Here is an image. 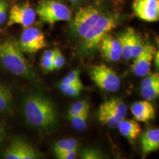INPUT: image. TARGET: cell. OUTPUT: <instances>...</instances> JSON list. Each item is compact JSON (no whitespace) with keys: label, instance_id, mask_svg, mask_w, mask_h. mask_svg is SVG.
<instances>
[{"label":"cell","instance_id":"6da1fadb","mask_svg":"<svg viewBox=\"0 0 159 159\" xmlns=\"http://www.w3.org/2000/svg\"><path fill=\"white\" fill-rule=\"evenodd\" d=\"M23 109L26 120L33 128L49 131L57 124L56 108L47 97L39 94H29L25 99Z\"/></svg>","mask_w":159,"mask_h":159},{"label":"cell","instance_id":"7a4b0ae2","mask_svg":"<svg viewBox=\"0 0 159 159\" xmlns=\"http://www.w3.org/2000/svg\"><path fill=\"white\" fill-rule=\"evenodd\" d=\"M0 65L16 76L27 79L33 77V71L19 41L12 38L0 41Z\"/></svg>","mask_w":159,"mask_h":159},{"label":"cell","instance_id":"3957f363","mask_svg":"<svg viewBox=\"0 0 159 159\" xmlns=\"http://www.w3.org/2000/svg\"><path fill=\"white\" fill-rule=\"evenodd\" d=\"M118 16L116 15L102 16L97 22L82 38V47L85 51L98 48L99 43L105 35L116 28L118 25Z\"/></svg>","mask_w":159,"mask_h":159},{"label":"cell","instance_id":"277c9868","mask_svg":"<svg viewBox=\"0 0 159 159\" xmlns=\"http://www.w3.org/2000/svg\"><path fill=\"white\" fill-rule=\"evenodd\" d=\"M35 12L41 22L51 25L60 21H69L71 18L69 7L58 0H41Z\"/></svg>","mask_w":159,"mask_h":159},{"label":"cell","instance_id":"5b68a950","mask_svg":"<svg viewBox=\"0 0 159 159\" xmlns=\"http://www.w3.org/2000/svg\"><path fill=\"white\" fill-rule=\"evenodd\" d=\"M90 76L97 87L108 92L118 91L121 80L114 69L105 64L95 65L91 68Z\"/></svg>","mask_w":159,"mask_h":159},{"label":"cell","instance_id":"8992f818","mask_svg":"<svg viewBox=\"0 0 159 159\" xmlns=\"http://www.w3.org/2000/svg\"><path fill=\"white\" fill-rule=\"evenodd\" d=\"M102 14L93 6H86L78 9L72 20L71 28L77 36L83 38L97 22Z\"/></svg>","mask_w":159,"mask_h":159},{"label":"cell","instance_id":"52a82bcc","mask_svg":"<svg viewBox=\"0 0 159 159\" xmlns=\"http://www.w3.org/2000/svg\"><path fill=\"white\" fill-rule=\"evenodd\" d=\"M19 44L24 53L35 54L47 45L44 34L36 27H25L20 36Z\"/></svg>","mask_w":159,"mask_h":159},{"label":"cell","instance_id":"ba28073f","mask_svg":"<svg viewBox=\"0 0 159 159\" xmlns=\"http://www.w3.org/2000/svg\"><path fill=\"white\" fill-rule=\"evenodd\" d=\"M36 12L28 4H16L10 10L7 26L19 25L27 27L34 24Z\"/></svg>","mask_w":159,"mask_h":159},{"label":"cell","instance_id":"9c48e42d","mask_svg":"<svg viewBox=\"0 0 159 159\" xmlns=\"http://www.w3.org/2000/svg\"><path fill=\"white\" fill-rule=\"evenodd\" d=\"M5 159H35L39 155L34 148L23 139L16 138L10 143L3 154Z\"/></svg>","mask_w":159,"mask_h":159},{"label":"cell","instance_id":"30bf717a","mask_svg":"<svg viewBox=\"0 0 159 159\" xmlns=\"http://www.w3.org/2000/svg\"><path fill=\"white\" fill-rule=\"evenodd\" d=\"M132 7L136 16L142 21H159V0H134Z\"/></svg>","mask_w":159,"mask_h":159},{"label":"cell","instance_id":"8fae6325","mask_svg":"<svg viewBox=\"0 0 159 159\" xmlns=\"http://www.w3.org/2000/svg\"><path fill=\"white\" fill-rule=\"evenodd\" d=\"M156 49L150 43L144 44L143 50L141 52L133 63L132 69L135 75L138 77H144L150 71V67L154 58Z\"/></svg>","mask_w":159,"mask_h":159},{"label":"cell","instance_id":"7c38bea8","mask_svg":"<svg viewBox=\"0 0 159 159\" xmlns=\"http://www.w3.org/2000/svg\"><path fill=\"white\" fill-rule=\"evenodd\" d=\"M98 48L102 56L108 61L116 62L122 57V48L118 38L108 33L99 43Z\"/></svg>","mask_w":159,"mask_h":159},{"label":"cell","instance_id":"4fadbf2b","mask_svg":"<svg viewBox=\"0 0 159 159\" xmlns=\"http://www.w3.org/2000/svg\"><path fill=\"white\" fill-rule=\"evenodd\" d=\"M141 95L143 99L152 101L159 98V73H149L141 82Z\"/></svg>","mask_w":159,"mask_h":159},{"label":"cell","instance_id":"5bb4252c","mask_svg":"<svg viewBox=\"0 0 159 159\" xmlns=\"http://www.w3.org/2000/svg\"><path fill=\"white\" fill-rule=\"evenodd\" d=\"M131 113L136 121L141 122H148L152 120L156 116V110L150 101H138L131 105Z\"/></svg>","mask_w":159,"mask_h":159},{"label":"cell","instance_id":"9a60e30c","mask_svg":"<svg viewBox=\"0 0 159 159\" xmlns=\"http://www.w3.org/2000/svg\"><path fill=\"white\" fill-rule=\"evenodd\" d=\"M140 141L143 156L156 152L159 149V129H148L141 136Z\"/></svg>","mask_w":159,"mask_h":159},{"label":"cell","instance_id":"2e32d148","mask_svg":"<svg viewBox=\"0 0 159 159\" xmlns=\"http://www.w3.org/2000/svg\"><path fill=\"white\" fill-rule=\"evenodd\" d=\"M117 128L119 133L128 139L130 144H134L142 133L141 125L136 119H122Z\"/></svg>","mask_w":159,"mask_h":159},{"label":"cell","instance_id":"e0dca14e","mask_svg":"<svg viewBox=\"0 0 159 159\" xmlns=\"http://www.w3.org/2000/svg\"><path fill=\"white\" fill-rule=\"evenodd\" d=\"M136 30L132 27H128L123 33L119 35L118 39L120 42L122 48V57L125 60L129 61L132 57L133 48V39Z\"/></svg>","mask_w":159,"mask_h":159},{"label":"cell","instance_id":"ac0fdd59","mask_svg":"<svg viewBox=\"0 0 159 159\" xmlns=\"http://www.w3.org/2000/svg\"><path fill=\"white\" fill-rule=\"evenodd\" d=\"M107 110L122 119H125L128 114V107L119 98H112L101 104Z\"/></svg>","mask_w":159,"mask_h":159},{"label":"cell","instance_id":"d6986e66","mask_svg":"<svg viewBox=\"0 0 159 159\" xmlns=\"http://www.w3.org/2000/svg\"><path fill=\"white\" fill-rule=\"evenodd\" d=\"M97 117L99 122L111 128H118L119 123L124 119L107 110L102 105H100L97 111Z\"/></svg>","mask_w":159,"mask_h":159},{"label":"cell","instance_id":"ffe728a7","mask_svg":"<svg viewBox=\"0 0 159 159\" xmlns=\"http://www.w3.org/2000/svg\"><path fill=\"white\" fill-rule=\"evenodd\" d=\"M13 91L7 85L0 83V112L6 111L13 101Z\"/></svg>","mask_w":159,"mask_h":159},{"label":"cell","instance_id":"44dd1931","mask_svg":"<svg viewBox=\"0 0 159 159\" xmlns=\"http://www.w3.org/2000/svg\"><path fill=\"white\" fill-rule=\"evenodd\" d=\"M77 147H78V142L75 139H63L57 141L55 143L54 148H53V151L56 156V155L66 152V151L77 150Z\"/></svg>","mask_w":159,"mask_h":159},{"label":"cell","instance_id":"7402d4cb","mask_svg":"<svg viewBox=\"0 0 159 159\" xmlns=\"http://www.w3.org/2000/svg\"><path fill=\"white\" fill-rule=\"evenodd\" d=\"M89 109L88 108L82 113L79 114L72 118L69 119L72 128L77 131H83L85 130L87 127V121L89 114Z\"/></svg>","mask_w":159,"mask_h":159},{"label":"cell","instance_id":"603a6c76","mask_svg":"<svg viewBox=\"0 0 159 159\" xmlns=\"http://www.w3.org/2000/svg\"><path fill=\"white\" fill-rule=\"evenodd\" d=\"M90 108V105L88 103V102L85 100H78L77 102H75L74 104L71 106V108H69L68 116L69 119L72 118L77 115H78L80 113H82L83 111H84L86 109Z\"/></svg>","mask_w":159,"mask_h":159},{"label":"cell","instance_id":"cb8c5ba5","mask_svg":"<svg viewBox=\"0 0 159 159\" xmlns=\"http://www.w3.org/2000/svg\"><path fill=\"white\" fill-rule=\"evenodd\" d=\"M144 43H143L142 38L139 35L137 32H135L134 35V39H133V48H132V57L135 58L140 54L141 52L143 50L144 48Z\"/></svg>","mask_w":159,"mask_h":159},{"label":"cell","instance_id":"d4e9b609","mask_svg":"<svg viewBox=\"0 0 159 159\" xmlns=\"http://www.w3.org/2000/svg\"><path fill=\"white\" fill-rule=\"evenodd\" d=\"M66 60L64 55L58 49H55V55L52 59V70H57L64 66Z\"/></svg>","mask_w":159,"mask_h":159},{"label":"cell","instance_id":"484cf974","mask_svg":"<svg viewBox=\"0 0 159 159\" xmlns=\"http://www.w3.org/2000/svg\"><path fill=\"white\" fill-rule=\"evenodd\" d=\"M81 158L84 159H99L102 158V154L99 150L94 149H85L81 152Z\"/></svg>","mask_w":159,"mask_h":159},{"label":"cell","instance_id":"4316f807","mask_svg":"<svg viewBox=\"0 0 159 159\" xmlns=\"http://www.w3.org/2000/svg\"><path fill=\"white\" fill-rule=\"evenodd\" d=\"M83 89V83H80V84H76L75 85L70 87L69 89H67L66 91H65L64 94L69 97H77L80 94L81 91Z\"/></svg>","mask_w":159,"mask_h":159},{"label":"cell","instance_id":"83f0119b","mask_svg":"<svg viewBox=\"0 0 159 159\" xmlns=\"http://www.w3.org/2000/svg\"><path fill=\"white\" fill-rule=\"evenodd\" d=\"M7 3L5 0H0V26L2 25L7 20Z\"/></svg>","mask_w":159,"mask_h":159},{"label":"cell","instance_id":"f1b7e54d","mask_svg":"<svg viewBox=\"0 0 159 159\" xmlns=\"http://www.w3.org/2000/svg\"><path fill=\"white\" fill-rule=\"evenodd\" d=\"M41 66L42 69L47 72L52 71V60L42 55L41 58Z\"/></svg>","mask_w":159,"mask_h":159},{"label":"cell","instance_id":"f546056e","mask_svg":"<svg viewBox=\"0 0 159 159\" xmlns=\"http://www.w3.org/2000/svg\"><path fill=\"white\" fill-rule=\"evenodd\" d=\"M77 150H69L56 155V158L59 159H75L77 157Z\"/></svg>","mask_w":159,"mask_h":159},{"label":"cell","instance_id":"4dcf8cb0","mask_svg":"<svg viewBox=\"0 0 159 159\" xmlns=\"http://www.w3.org/2000/svg\"><path fill=\"white\" fill-rule=\"evenodd\" d=\"M67 76L70 77L71 80L75 81L76 83H82L80 80V71L79 70H73L69 72Z\"/></svg>","mask_w":159,"mask_h":159},{"label":"cell","instance_id":"1f68e13d","mask_svg":"<svg viewBox=\"0 0 159 159\" xmlns=\"http://www.w3.org/2000/svg\"><path fill=\"white\" fill-rule=\"evenodd\" d=\"M5 135H6V131H5V125L0 122V144L2 143L4 139H5Z\"/></svg>","mask_w":159,"mask_h":159},{"label":"cell","instance_id":"d6a6232c","mask_svg":"<svg viewBox=\"0 0 159 159\" xmlns=\"http://www.w3.org/2000/svg\"><path fill=\"white\" fill-rule=\"evenodd\" d=\"M55 55V49H48V50H46L43 52V56L48 57L49 59H53Z\"/></svg>","mask_w":159,"mask_h":159},{"label":"cell","instance_id":"836d02e7","mask_svg":"<svg viewBox=\"0 0 159 159\" xmlns=\"http://www.w3.org/2000/svg\"><path fill=\"white\" fill-rule=\"evenodd\" d=\"M61 83H66V84H69V85H75V84H79V83H76L75 81L71 80L70 77H69L68 76H66L63 77L61 80Z\"/></svg>","mask_w":159,"mask_h":159},{"label":"cell","instance_id":"e575fe53","mask_svg":"<svg viewBox=\"0 0 159 159\" xmlns=\"http://www.w3.org/2000/svg\"><path fill=\"white\" fill-rule=\"evenodd\" d=\"M154 62L155 65H156V67L159 70V49L158 51L156 52L154 55Z\"/></svg>","mask_w":159,"mask_h":159},{"label":"cell","instance_id":"d590c367","mask_svg":"<svg viewBox=\"0 0 159 159\" xmlns=\"http://www.w3.org/2000/svg\"><path fill=\"white\" fill-rule=\"evenodd\" d=\"M69 1L73 3H77V2H80L81 0H69Z\"/></svg>","mask_w":159,"mask_h":159}]
</instances>
